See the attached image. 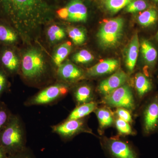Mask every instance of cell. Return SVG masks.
I'll return each mask as SVG.
<instances>
[{
    "instance_id": "6da1fadb",
    "label": "cell",
    "mask_w": 158,
    "mask_h": 158,
    "mask_svg": "<svg viewBox=\"0 0 158 158\" xmlns=\"http://www.w3.org/2000/svg\"><path fill=\"white\" fill-rule=\"evenodd\" d=\"M52 0H0V20L11 25L24 44L38 40L43 27L52 19Z\"/></svg>"
},
{
    "instance_id": "7a4b0ae2",
    "label": "cell",
    "mask_w": 158,
    "mask_h": 158,
    "mask_svg": "<svg viewBox=\"0 0 158 158\" xmlns=\"http://www.w3.org/2000/svg\"><path fill=\"white\" fill-rule=\"evenodd\" d=\"M19 70L24 80L34 85L42 84L50 75V68L45 55L36 47H30L23 52Z\"/></svg>"
},
{
    "instance_id": "3957f363",
    "label": "cell",
    "mask_w": 158,
    "mask_h": 158,
    "mask_svg": "<svg viewBox=\"0 0 158 158\" xmlns=\"http://www.w3.org/2000/svg\"><path fill=\"white\" fill-rule=\"evenodd\" d=\"M24 127L20 118L11 116L7 124L0 132V145L8 156L20 152L27 148Z\"/></svg>"
},
{
    "instance_id": "277c9868",
    "label": "cell",
    "mask_w": 158,
    "mask_h": 158,
    "mask_svg": "<svg viewBox=\"0 0 158 158\" xmlns=\"http://www.w3.org/2000/svg\"><path fill=\"white\" fill-rule=\"evenodd\" d=\"M124 23L121 18H116L102 25L97 36L102 47L112 48L118 44L123 34Z\"/></svg>"
},
{
    "instance_id": "5b68a950",
    "label": "cell",
    "mask_w": 158,
    "mask_h": 158,
    "mask_svg": "<svg viewBox=\"0 0 158 158\" xmlns=\"http://www.w3.org/2000/svg\"><path fill=\"white\" fill-rule=\"evenodd\" d=\"M141 119L144 136L158 132V93L152 94L145 99L141 109Z\"/></svg>"
},
{
    "instance_id": "8992f818",
    "label": "cell",
    "mask_w": 158,
    "mask_h": 158,
    "mask_svg": "<svg viewBox=\"0 0 158 158\" xmlns=\"http://www.w3.org/2000/svg\"><path fill=\"white\" fill-rule=\"evenodd\" d=\"M102 148L110 158H140L137 150L127 141L116 138L101 139Z\"/></svg>"
},
{
    "instance_id": "52a82bcc",
    "label": "cell",
    "mask_w": 158,
    "mask_h": 158,
    "mask_svg": "<svg viewBox=\"0 0 158 158\" xmlns=\"http://www.w3.org/2000/svg\"><path fill=\"white\" fill-rule=\"evenodd\" d=\"M69 90L68 84L59 82L43 89L28 99L25 105L33 106L49 104L66 96Z\"/></svg>"
},
{
    "instance_id": "ba28073f",
    "label": "cell",
    "mask_w": 158,
    "mask_h": 158,
    "mask_svg": "<svg viewBox=\"0 0 158 158\" xmlns=\"http://www.w3.org/2000/svg\"><path fill=\"white\" fill-rule=\"evenodd\" d=\"M103 103L112 108H122L132 111L136 108L135 99L131 88L128 85H122L103 98Z\"/></svg>"
},
{
    "instance_id": "9c48e42d",
    "label": "cell",
    "mask_w": 158,
    "mask_h": 158,
    "mask_svg": "<svg viewBox=\"0 0 158 158\" xmlns=\"http://www.w3.org/2000/svg\"><path fill=\"white\" fill-rule=\"evenodd\" d=\"M52 130L64 140H70L82 133L93 134L84 118L65 119L62 123L52 127Z\"/></svg>"
},
{
    "instance_id": "30bf717a",
    "label": "cell",
    "mask_w": 158,
    "mask_h": 158,
    "mask_svg": "<svg viewBox=\"0 0 158 158\" xmlns=\"http://www.w3.org/2000/svg\"><path fill=\"white\" fill-rule=\"evenodd\" d=\"M0 64L6 73L14 74L19 71L21 56L15 46H2L0 50Z\"/></svg>"
},
{
    "instance_id": "8fae6325",
    "label": "cell",
    "mask_w": 158,
    "mask_h": 158,
    "mask_svg": "<svg viewBox=\"0 0 158 158\" xmlns=\"http://www.w3.org/2000/svg\"><path fill=\"white\" fill-rule=\"evenodd\" d=\"M127 80V75L125 72L121 70L116 71L100 83L98 87V91L102 98L104 97L125 85Z\"/></svg>"
},
{
    "instance_id": "7c38bea8",
    "label": "cell",
    "mask_w": 158,
    "mask_h": 158,
    "mask_svg": "<svg viewBox=\"0 0 158 158\" xmlns=\"http://www.w3.org/2000/svg\"><path fill=\"white\" fill-rule=\"evenodd\" d=\"M57 75L61 82L68 84L81 80L85 77V73L76 65L67 62L62 63L58 67Z\"/></svg>"
},
{
    "instance_id": "4fadbf2b",
    "label": "cell",
    "mask_w": 158,
    "mask_h": 158,
    "mask_svg": "<svg viewBox=\"0 0 158 158\" xmlns=\"http://www.w3.org/2000/svg\"><path fill=\"white\" fill-rule=\"evenodd\" d=\"M66 20L72 23L85 22L88 18V9L81 0H71L66 7Z\"/></svg>"
},
{
    "instance_id": "5bb4252c",
    "label": "cell",
    "mask_w": 158,
    "mask_h": 158,
    "mask_svg": "<svg viewBox=\"0 0 158 158\" xmlns=\"http://www.w3.org/2000/svg\"><path fill=\"white\" fill-rule=\"evenodd\" d=\"M118 66L119 62L116 59H106L88 68L85 73V75L95 77L109 74L116 71Z\"/></svg>"
},
{
    "instance_id": "9a60e30c",
    "label": "cell",
    "mask_w": 158,
    "mask_h": 158,
    "mask_svg": "<svg viewBox=\"0 0 158 158\" xmlns=\"http://www.w3.org/2000/svg\"><path fill=\"white\" fill-rule=\"evenodd\" d=\"M135 86L137 98L139 101L145 100L150 95L153 89L152 81L147 75L141 72L135 75Z\"/></svg>"
},
{
    "instance_id": "2e32d148",
    "label": "cell",
    "mask_w": 158,
    "mask_h": 158,
    "mask_svg": "<svg viewBox=\"0 0 158 158\" xmlns=\"http://www.w3.org/2000/svg\"><path fill=\"white\" fill-rule=\"evenodd\" d=\"M20 40L17 31L7 23L0 20V44L15 46Z\"/></svg>"
},
{
    "instance_id": "e0dca14e",
    "label": "cell",
    "mask_w": 158,
    "mask_h": 158,
    "mask_svg": "<svg viewBox=\"0 0 158 158\" xmlns=\"http://www.w3.org/2000/svg\"><path fill=\"white\" fill-rule=\"evenodd\" d=\"M140 45L138 34H136L133 36L129 44L126 56V67L129 72H132L135 68Z\"/></svg>"
},
{
    "instance_id": "ac0fdd59",
    "label": "cell",
    "mask_w": 158,
    "mask_h": 158,
    "mask_svg": "<svg viewBox=\"0 0 158 158\" xmlns=\"http://www.w3.org/2000/svg\"><path fill=\"white\" fill-rule=\"evenodd\" d=\"M140 46L144 62L148 68L152 69L155 65L157 58L156 50L151 43L146 40L141 41Z\"/></svg>"
},
{
    "instance_id": "d6986e66",
    "label": "cell",
    "mask_w": 158,
    "mask_h": 158,
    "mask_svg": "<svg viewBox=\"0 0 158 158\" xmlns=\"http://www.w3.org/2000/svg\"><path fill=\"white\" fill-rule=\"evenodd\" d=\"M99 123V130L102 132L114 124L115 117L111 110L107 107L97 108L94 110Z\"/></svg>"
},
{
    "instance_id": "ffe728a7",
    "label": "cell",
    "mask_w": 158,
    "mask_h": 158,
    "mask_svg": "<svg viewBox=\"0 0 158 158\" xmlns=\"http://www.w3.org/2000/svg\"><path fill=\"white\" fill-rule=\"evenodd\" d=\"M73 95L77 106L93 102L94 99L93 89L87 84L77 87L74 90Z\"/></svg>"
},
{
    "instance_id": "44dd1931",
    "label": "cell",
    "mask_w": 158,
    "mask_h": 158,
    "mask_svg": "<svg viewBox=\"0 0 158 158\" xmlns=\"http://www.w3.org/2000/svg\"><path fill=\"white\" fill-rule=\"evenodd\" d=\"M97 107V103L94 101L77 106L71 112L66 119H78L84 118L85 116L94 112Z\"/></svg>"
},
{
    "instance_id": "7402d4cb",
    "label": "cell",
    "mask_w": 158,
    "mask_h": 158,
    "mask_svg": "<svg viewBox=\"0 0 158 158\" xmlns=\"http://www.w3.org/2000/svg\"><path fill=\"white\" fill-rule=\"evenodd\" d=\"M71 50L72 46L69 42L62 43L56 49L53 56V62L58 68L63 63Z\"/></svg>"
},
{
    "instance_id": "603a6c76",
    "label": "cell",
    "mask_w": 158,
    "mask_h": 158,
    "mask_svg": "<svg viewBox=\"0 0 158 158\" xmlns=\"http://www.w3.org/2000/svg\"><path fill=\"white\" fill-rule=\"evenodd\" d=\"M65 35L64 29L57 24L50 26L47 31V37L49 42L52 44H56L62 41L65 38Z\"/></svg>"
},
{
    "instance_id": "cb8c5ba5",
    "label": "cell",
    "mask_w": 158,
    "mask_h": 158,
    "mask_svg": "<svg viewBox=\"0 0 158 158\" xmlns=\"http://www.w3.org/2000/svg\"><path fill=\"white\" fill-rule=\"evenodd\" d=\"M158 13L153 9H148L143 11L138 16V22L139 24L144 27L152 25L156 22Z\"/></svg>"
},
{
    "instance_id": "d4e9b609",
    "label": "cell",
    "mask_w": 158,
    "mask_h": 158,
    "mask_svg": "<svg viewBox=\"0 0 158 158\" xmlns=\"http://www.w3.org/2000/svg\"><path fill=\"white\" fill-rule=\"evenodd\" d=\"M131 2L132 0H102L106 9L113 14L120 11Z\"/></svg>"
},
{
    "instance_id": "484cf974",
    "label": "cell",
    "mask_w": 158,
    "mask_h": 158,
    "mask_svg": "<svg viewBox=\"0 0 158 158\" xmlns=\"http://www.w3.org/2000/svg\"><path fill=\"white\" fill-rule=\"evenodd\" d=\"M69 37L76 45H81L85 42L86 34L83 29L77 27H69L67 30Z\"/></svg>"
},
{
    "instance_id": "4316f807",
    "label": "cell",
    "mask_w": 158,
    "mask_h": 158,
    "mask_svg": "<svg viewBox=\"0 0 158 158\" xmlns=\"http://www.w3.org/2000/svg\"><path fill=\"white\" fill-rule=\"evenodd\" d=\"M114 124L118 134L121 135H133L135 134L130 123L127 122L116 117Z\"/></svg>"
},
{
    "instance_id": "83f0119b",
    "label": "cell",
    "mask_w": 158,
    "mask_h": 158,
    "mask_svg": "<svg viewBox=\"0 0 158 158\" xmlns=\"http://www.w3.org/2000/svg\"><path fill=\"white\" fill-rule=\"evenodd\" d=\"M94 56L87 50H82L75 54L73 57V60L76 63L79 64H86L93 61Z\"/></svg>"
},
{
    "instance_id": "f1b7e54d",
    "label": "cell",
    "mask_w": 158,
    "mask_h": 158,
    "mask_svg": "<svg viewBox=\"0 0 158 158\" xmlns=\"http://www.w3.org/2000/svg\"><path fill=\"white\" fill-rule=\"evenodd\" d=\"M148 4L144 0H136L131 2L126 7L125 10L129 13H135L147 9Z\"/></svg>"
},
{
    "instance_id": "f546056e",
    "label": "cell",
    "mask_w": 158,
    "mask_h": 158,
    "mask_svg": "<svg viewBox=\"0 0 158 158\" xmlns=\"http://www.w3.org/2000/svg\"><path fill=\"white\" fill-rule=\"evenodd\" d=\"M116 109L115 113L116 117L127 122L130 123H132L133 118L129 110L122 108H116Z\"/></svg>"
},
{
    "instance_id": "4dcf8cb0",
    "label": "cell",
    "mask_w": 158,
    "mask_h": 158,
    "mask_svg": "<svg viewBox=\"0 0 158 158\" xmlns=\"http://www.w3.org/2000/svg\"><path fill=\"white\" fill-rule=\"evenodd\" d=\"M11 116L6 108L0 106V132L7 124Z\"/></svg>"
},
{
    "instance_id": "1f68e13d",
    "label": "cell",
    "mask_w": 158,
    "mask_h": 158,
    "mask_svg": "<svg viewBox=\"0 0 158 158\" xmlns=\"http://www.w3.org/2000/svg\"><path fill=\"white\" fill-rule=\"evenodd\" d=\"M7 86L6 73L3 69H0V95L4 92Z\"/></svg>"
},
{
    "instance_id": "d6a6232c",
    "label": "cell",
    "mask_w": 158,
    "mask_h": 158,
    "mask_svg": "<svg viewBox=\"0 0 158 158\" xmlns=\"http://www.w3.org/2000/svg\"><path fill=\"white\" fill-rule=\"evenodd\" d=\"M8 158H34L31 153L26 148L20 152L12 155L8 156Z\"/></svg>"
},
{
    "instance_id": "836d02e7",
    "label": "cell",
    "mask_w": 158,
    "mask_h": 158,
    "mask_svg": "<svg viewBox=\"0 0 158 158\" xmlns=\"http://www.w3.org/2000/svg\"><path fill=\"white\" fill-rule=\"evenodd\" d=\"M8 155L6 151L0 145V158H8Z\"/></svg>"
},
{
    "instance_id": "e575fe53",
    "label": "cell",
    "mask_w": 158,
    "mask_h": 158,
    "mask_svg": "<svg viewBox=\"0 0 158 158\" xmlns=\"http://www.w3.org/2000/svg\"><path fill=\"white\" fill-rule=\"evenodd\" d=\"M156 39L158 41V31L157 32L156 34Z\"/></svg>"
},
{
    "instance_id": "d590c367",
    "label": "cell",
    "mask_w": 158,
    "mask_h": 158,
    "mask_svg": "<svg viewBox=\"0 0 158 158\" xmlns=\"http://www.w3.org/2000/svg\"><path fill=\"white\" fill-rule=\"evenodd\" d=\"M2 45H1V44H0V50H1V47H2Z\"/></svg>"
},
{
    "instance_id": "8d00e7d4",
    "label": "cell",
    "mask_w": 158,
    "mask_h": 158,
    "mask_svg": "<svg viewBox=\"0 0 158 158\" xmlns=\"http://www.w3.org/2000/svg\"><path fill=\"white\" fill-rule=\"evenodd\" d=\"M155 1H156V2H158V0H154Z\"/></svg>"
}]
</instances>
